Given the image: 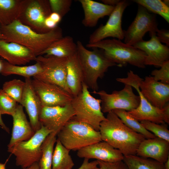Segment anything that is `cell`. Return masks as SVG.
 <instances>
[{"mask_svg":"<svg viewBox=\"0 0 169 169\" xmlns=\"http://www.w3.org/2000/svg\"><path fill=\"white\" fill-rule=\"evenodd\" d=\"M102 141L119 150L124 156L136 155L140 143L146 138L125 125L113 111L107 113L100 125Z\"/></svg>","mask_w":169,"mask_h":169,"instance_id":"obj_1","label":"cell"},{"mask_svg":"<svg viewBox=\"0 0 169 169\" xmlns=\"http://www.w3.org/2000/svg\"><path fill=\"white\" fill-rule=\"evenodd\" d=\"M5 40L17 43L27 48L37 57L51 44L63 36L61 28L58 26L49 32L39 33L17 19L10 24L1 26Z\"/></svg>","mask_w":169,"mask_h":169,"instance_id":"obj_2","label":"cell"},{"mask_svg":"<svg viewBox=\"0 0 169 169\" xmlns=\"http://www.w3.org/2000/svg\"><path fill=\"white\" fill-rule=\"evenodd\" d=\"M76 44V54L83 72L84 83L88 89L97 91L98 79L104 77L109 68L119 65L107 58L100 49L89 50L80 41Z\"/></svg>","mask_w":169,"mask_h":169,"instance_id":"obj_3","label":"cell"},{"mask_svg":"<svg viewBox=\"0 0 169 169\" xmlns=\"http://www.w3.org/2000/svg\"><path fill=\"white\" fill-rule=\"evenodd\" d=\"M86 47L102 50L105 56L119 67L127 64L140 68L146 67V53L133 45L127 44L116 38L105 39Z\"/></svg>","mask_w":169,"mask_h":169,"instance_id":"obj_4","label":"cell"},{"mask_svg":"<svg viewBox=\"0 0 169 169\" xmlns=\"http://www.w3.org/2000/svg\"><path fill=\"white\" fill-rule=\"evenodd\" d=\"M69 120L57 134L58 139L70 150L78 151L102 141L99 131L89 125L74 118Z\"/></svg>","mask_w":169,"mask_h":169,"instance_id":"obj_5","label":"cell"},{"mask_svg":"<svg viewBox=\"0 0 169 169\" xmlns=\"http://www.w3.org/2000/svg\"><path fill=\"white\" fill-rule=\"evenodd\" d=\"M101 100L91 95L88 87L83 83L81 92L73 97L71 103L75 113L73 118L99 131L101 122L105 119L101 110Z\"/></svg>","mask_w":169,"mask_h":169,"instance_id":"obj_6","label":"cell"},{"mask_svg":"<svg viewBox=\"0 0 169 169\" xmlns=\"http://www.w3.org/2000/svg\"><path fill=\"white\" fill-rule=\"evenodd\" d=\"M52 132L41 125L29 140L18 142L8 148V151L15 157L16 166L22 168L38 162L42 155L41 146L46 137Z\"/></svg>","mask_w":169,"mask_h":169,"instance_id":"obj_7","label":"cell"},{"mask_svg":"<svg viewBox=\"0 0 169 169\" xmlns=\"http://www.w3.org/2000/svg\"><path fill=\"white\" fill-rule=\"evenodd\" d=\"M51 13L49 0H24L17 19L36 33H44L50 30L45 21Z\"/></svg>","mask_w":169,"mask_h":169,"instance_id":"obj_8","label":"cell"},{"mask_svg":"<svg viewBox=\"0 0 169 169\" xmlns=\"http://www.w3.org/2000/svg\"><path fill=\"white\" fill-rule=\"evenodd\" d=\"M141 79L132 71L130 70L127 72L126 77L117 78L116 79L118 82L131 85L136 90L140 97V103L138 107L128 112L139 121L147 120L157 124L165 123L163 109L151 105L141 92L139 83Z\"/></svg>","mask_w":169,"mask_h":169,"instance_id":"obj_9","label":"cell"},{"mask_svg":"<svg viewBox=\"0 0 169 169\" xmlns=\"http://www.w3.org/2000/svg\"><path fill=\"white\" fill-rule=\"evenodd\" d=\"M124 88L119 91L114 90L108 94L104 90L93 91L101 100V107L102 112L108 113L115 110L131 111L139 106L140 98L133 92L130 85L124 84Z\"/></svg>","mask_w":169,"mask_h":169,"instance_id":"obj_10","label":"cell"},{"mask_svg":"<svg viewBox=\"0 0 169 169\" xmlns=\"http://www.w3.org/2000/svg\"><path fill=\"white\" fill-rule=\"evenodd\" d=\"M67 59L39 55L35 61L40 64L42 71L33 78L55 84L71 95L66 84V65Z\"/></svg>","mask_w":169,"mask_h":169,"instance_id":"obj_11","label":"cell"},{"mask_svg":"<svg viewBox=\"0 0 169 169\" xmlns=\"http://www.w3.org/2000/svg\"><path fill=\"white\" fill-rule=\"evenodd\" d=\"M158 29L156 15L138 5L136 16L127 29L124 30V43L131 45L143 40L146 33H156Z\"/></svg>","mask_w":169,"mask_h":169,"instance_id":"obj_12","label":"cell"},{"mask_svg":"<svg viewBox=\"0 0 169 169\" xmlns=\"http://www.w3.org/2000/svg\"><path fill=\"white\" fill-rule=\"evenodd\" d=\"M129 4L127 1L120 0L115 6L106 23L100 25L90 35L88 44L95 43L108 37L121 40L124 39L122 18L124 12Z\"/></svg>","mask_w":169,"mask_h":169,"instance_id":"obj_13","label":"cell"},{"mask_svg":"<svg viewBox=\"0 0 169 169\" xmlns=\"http://www.w3.org/2000/svg\"><path fill=\"white\" fill-rule=\"evenodd\" d=\"M31 82L42 106H64L71 103L73 96L61 87L34 78Z\"/></svg>","mask_w":169,"mask_h":169,"instance_id":"obj_14","label":"cell"},{"mask_svg":"<svg viewBox=\"0 0 169 169\" xmlns=\"http://www.w3.org/2000/svg\"><path fill=\"white\" fill-rule=\"evenodd\" d=\"M75 115L71 103L64 106H42L39 120L41 125L57 135Z\"/></svg>","mask_w":169,"mask_h":169,"instance_id":"obj_15","label":"cell"},{"mask_svg":"<svg viewBox=\"0 0 169 169\" xmlns=\"http://www.w3.org/2000/svg\"><path fill=\"white\" fill-rule=\"evenodd\" d=\"M141 92L153 106L162 109L169 102V84L156 80L152 76L142 79L139 83Z\"/></svg>","mask_w":169,"mask_h":169,"instance_id":"obj_16","label":"cell"},{"mask_svg":"<svg viewBox=\"0 0 169 169\" xmlns=\"http://www.w3.org/2000/svg\"><path fill=\"white\" fill-rule=\"evenodd\" d=\"M150 36L151 38L149 40H143L133 46L146 53V66L153 65L156 68H160L165 62L169 60V47L160 41L156 33L151 34Z\"/></svg>","mask_w":169,"mask_h":169,"instance_id":"obj_17","label":"cell"},{"mask_svg":"<svg viewBox=\"0 0 169 169\" xmlns=\"http://www.w3.org/2000/svg\"><path fill=\"white\" fill-rule=\"evenodd\" d=\"M77 155L81 158L93 159L108 162L123 161L124 157L119 150L104 141L83 147L78 151Z\"/></svg>","mask_w":169,"mask_h":169,"instance_id":"obj_18","label":"cell"},{"mask_svg":"<svg viewBox=\"0 0 169 169\" xmlns=\"http://www.w3.org/2000/svg\"><path fill=\"white\" fill-rule=\"evenodd\" d=\"M25 79V85L20 104L25 108L31 126L35 132L41 126L39 116L42 106L33 87L32 79L30 78Z\"/></svg>","mask_w":169,"mask_h":169,"instance_id":"obj_19","label":"cell"},{"mask_svg":"<svg viewBox=\"0 0 169 169\" xmlns=\"http://www.w3.org/2000/svg\"><path fill=\"white\" fill-rule=\"evenodd\" d=\"M0 56L15 65H25L35 60L36 56L30 50L17 43L0 39Z\"/></svg>","mask_w":169,"mask_h":169,"instance_id":"obj_20","label":"cell"},{"mask_svg":"<svg viewBox=\"0 0 169 169\" xmlns=\"http://www.w3.org/2000/svg\"><path fill=\"white\" fill-rule=\"evenodd\" d=\"M136 155L164 163L169 157V142L156 137L145 139L139 145Z\"/></svg>","mask_w":169,"mask_h":169,"instance_id":"obj_21","label":"cell"},{"mask_svg":"<svg viewBox=\"0 0 169 169\" xmlns=\"http://www.w3.org/2000/svg\"><path fill=\"white\" fill-rule=\"evenodd\" d=\"M12 116L13 126L8 148L12 146L18 142L29 140L35 133L27 118L23 107L21 105H18Z\"/></svg>","mask_w":169,"mask_h":169,"instance_id":"obj_22","label":"cell"},{"mask_svg":"<svg viewBox=\"0 0 169 169\" xmlns=\"http://www.w3.org/2000/svg\"><path fill=\"white\" fill-rule=\"evenodd\" d=\"M78 1L84 13L82 23L87 27H95L100 18L105 16H109L115 7L92 0Z\"/></svg>","mask_w":169,"mask_h":169,"instance_id":"obj_23","label":"cell"},{"mask_svg":"<svg viewBox=\"0 0 169 169\" xmlns=\"http://www.w3.org/2000/svg\"><path fill=\"white\" fill-rule=\"evenodd\" d=\"M66 82L73 97L77 96L81 92L84 83V77L76 53L67 59Z\"/></svg>","mask_w":169,"mask_h":169,"instance_id":"obj_24","label":"cell"},{"mask_svg":"<svg viewBox=\"0 0 169 169\" xmlns=\"http://www.w3.org/2000/svg\"><path fill=\"white\" fill-rule=\"evenodd\" d=\"M77 51L76 43L69 36H63L51 44L43 51L41 55L68 58L75 54Z\"/></svg>","mask_w":169,"mask_h":169,"instance_id":"obj_25","label":"cell"},{"mask_svg":"<svg viewBox=\"0 0 169 169\" xmlns=\"http://www.w3.org/2000/svg\"><path fill=\"white\" fill-rule=\"evenodd\" d=\"M24 0H0V23L8 25L17 18Z\"/></svg>","mask_w":169,"mask_h":169,"instance_id":"obj_26","label":"cell"},{"mask_svg":"<svg viewBox=\"0 0 169 169\" xmlns=\"http://www.w3.org/2000/svg\"><path fill=\"white\" fill-rule=\"evenodd\" d=\"M1 61L2 67L0 73L4 76L16 74L25 78H28L34 77L42 71L41 66L38 62L33 65L19 66L11 64L4 60Z\"/></svg>","mask_w":169,"mask_h":169,"instance_id":"obj_27","label":"cell"},{"mask_svg":"<svg viewBox=\"0 0 169 169\" xmlns=\"http://www.w3.org/2000/svg\"><path fill=\"white\" fill-rule=\"evenodd\" d=\"M54 149L52 162V169H72L74 163L69 154L70 150L57 139Z\"/></svg>","mask_w":169,"mask_h":169,"instance_id":"obj_28","label":"cell"},{"mask_svg":"<svg viewBox=\"0 0 169 169\" xmlns=\"http://www.w3.org/2000/svg\"><path fill=\"white\" fill-rule=\"evenodd\" d=\"M123 161L128 169H164V163L136 155L124 156Z\"/></svg>","mask_w":169,"mask_h":169,"instance_id":"obj_29","label":"cell"},{"mask_svg":"<svg viewBox=\"0 0 169 169\" xmlns=\"http://www.w3.org/2000/svg\"><path fill=\"white\" fill-rule=\"evenodd\" d=\"M56 136L52 132L43 141L41 146L42 155L38 162L40 169H52L53 155L57 139Z\"/></svg>","mask_w":169,"mask_h":169,"instance_id":"obj_30","label":"cell"},{"mask_svg":"<svg viewBox=\"0 0 169 169\" xmlns=\"http://www.w3.org/2000/svg\"><path fill=\"white\" fill-rule=\"evenodd\" d=\"M113 111L127 126L133 131L143 135L146 139L153 138L156 136L146 130L140 122L126 110H115Z\"/></svg>","mask_w":169,"mask_h":169,"instance_id":"obj_31","label":"cell"},{"mask_svg":"<svg viewBox=\"0 0 169 169\" xmlns=\"http://www.w3.org/2000/svg\"><path fill=\"white\" fill-rule=\"evenodd\" d=\"M133 1L140 5L150 12L158 14L169 23V7L160 0H134Z\"/></svg>","mask_w":169,"mask_h":169,"instance_id":"obj_32","label":"cell"},{"mask_svg":"<svg viewBox=\"0 0 169 169\" xmlns=\"http://www.w3.org/2000/svg\"><path fill=\"white\" fill-rule=\"evenodd\" d=\"M25 85V82L14 79L5 82L2 89L17 102L20 104Z\"/></svg>","mask_w":169,"mask_h":169,"instance_id":"obj_33","label":"cell"},{"mask_svg":"<svg viewBox=\"0 0 169 169\" xmlns=\"http://www.w3.org/2000/svg\"><path fill=\"white\" fill-rule=\"evenodd\" d=\"M140 123L146 130L156 136L169 142V130L165 123L157 124L147 120H142Z\"/></svg>","mask_w":169,"mask_h":169,"instance_id":"obj_34","label":"cell"},{"mask_svg":"<svg viewBox=\"0 0 169 169\" xmlns=\"http://www.w3.org/2000/svg\"><path fill=\"white\" fill-rule=\"evenodd\" d=\"M18 105L15 100L2 89H0V111L2 114H8L12 116Z\"/></svg>","mask_w":169,"mask_h":169,"instance_id":"obj_35","label":"cell"},{"mask_svg":"<svg viewBox=\"0 0 169 169\" xmlns=\"http://www.w3.org/2000/svg\"><path fill=\"white\" fill-rule=\"evenodd\" d=\"M52 12L59 14L62 18L70 11L72 0H49Z\"/></svg>","mask_w":169,"mask_h":169,"instance_id":"obj_36","label":"cell"},{"mask_svg":"<svg viewBox=\"0 0 169 169\" xmlns=\"http://www.w3.org/2000/svg\"><path fill=\"white\" fill-rule=\"evenodd\" d=\"M151 74L156 80L169 84V60L165 62L160 69L152 70Z\"/></svg>","mask_w":169,"mask_h":169,"instance_id":"obj_37","label":"cell"},{"mask_svg":"<svg viewBox=\"0 0 169 169\" xmlns=\"http://www.w3.org/2000/svg\"><path fill=\"white\" fill-rule=\"evenodd\" d=\"M98 165L100 169H128L123 161L115 162H105L97 161Z\"/></svg>","mask_w":169,"mask_h":169,"instance_id":"obj_38","label":"cell"},{"mask_svg":"<svg viewBox=\"0 0 169 169\" xmlns=\"http://www.w3.org/2000/svg\"><path fill=\"white\" fill-rule=\"evenodd\" d=\"M156 35L158 39L161 43L169 46V31L164 29L157 30Z\"/></svg>","mask_w":169,"mask_h":169,"instance_id":"obj_39","label":"cell"},{"mask_svg":"<svg viewBox=\"0 0 169 169\" xmlns=\"http://www.w3.org/2000/svg\"><path fill=\"white\" fill-rule=\"evenodd\" d=\"M98 165V163L97 160L90 162L89 159L84 158L82 164L77 169H92Z\"/></svg>","mask_w":169,"mask_h":169,"instance_id":"obj_40","label":"cell"},{"mask_svg":"<svg viewBox=\"0 0 169 169\" xmlns=\"http://www.w3.org/2000/svg\"><path fill=\"white\" fill-rule=\"evenodd\" d=\"M45 25L46 28L49 30L53 29L57 26V24L52 20L49 16L45 20Z\"/></svg>","mask_w":169,"mask_h":169,"instance_id":"obj_41","label":"cell"},{"mask_svg":"<svg viewBox=\"0 0 169 169\" xmlns=\"http://www.w3.org/2000/svg\"><path fill=\"white\" fill-rule=\"evenodd\" d=\"M163 111L164 122L169 124V102L166 103L163 107Z\"/></svg>","mask_w":169,"mask_h":169,"instance_id":"obj_42","label":"cell"},{"mask_svg":"<svg viewBox=\"0 0 169 169\" xmlns=\"http://www.w3.org/2000/svg\"><path fill=\"white\" fill-rule=\"evenodd\" d=\"M50 18L57 24L60 21L62 18L58 13L52 12L49 16Z\"/></svg>","mask_w":169,"mask_h":169,"instance_id":"obj_43","label":"cell"},{"mask_svg":"<svg viewBox=\"0 0 169 169\" xmlns=\"http://www.w3.org/2000/svg\"><path fill=\"white\" fill-rule=\"evenodd\" d=\"M103 3L109 6L115 7L120 1V0H101Z\"/></svg>","mask_w":169,"mask_h":169,"instance_id":"obj_44","label":"cell"},{"mask_svg":"<svg viewBox=\"0 0 169 169\" xmlns=\"http://www.w3.org/2000/svg\"><path fill=\"white\" fill-rule=\"evenodd\" d=\"M2 114L1 113L0 111V125L1 127L4 130L6 131L8 133H10V130L8 128L5 124L3 122L2 118Z\"/></svg>","mask_w":169,"mask_h":169,"instance_id":"obj_45","label":"cell"},{"mask_svg":"<svg viewBox=\"0 0 169 169\" xmlns=\"http://www.w3.org/2000/svg\"><path fill=\"white\" fill-rule=\"evenodd\" d=\"M21 169H40L38 162H36L31 166L25 168H22Z\"/></svg>","mask_w":169,"mask_h":169,"instance_id":"obj_46","label":"cell"},{"mask_svg":"<svg viewBox=\"0 0 169 169\" xmlns=\"http://www.w3.org/2000/svg\"><path fill=\"white\" fill-rule=\"evenodd\" d=\"M164 169H169V157L167 160L164 163Z\"/></svg>","mask_w":169,"mask_h":169,"instance_id":"obj_47","label":"cell"},{"mask_svg":"<svg viewBox=\"0 0 169 169\" xmlns=\"http://www.w3.org/2000/svg\"><path fill=\"white\" fill-rule=\"evenodd\" d=\"M6 162L4 164L0 163V169H6L5 165Z\"/></svg>","mask_w":169,"mask_h":169,"instance_id":"obj_48","label":"cell"},{"mask_svg":"<svg viewBox=\"0 0 169 169\" xmlns=\"http://www.w3.org/2000/svg\"><path fill=\"white\" fill-rule=\"evenodd\" d=\"M1 24L0 23V39H5V37L4 35L2 34L1 33L0 28H1Z\"/></svg>","mask_w":169,"mask_h":169,"instance_id":"obj_49","label":"cell"},{"mask_svg":"<svg viewBox=\"0 0 169 169\" xmlns=\"http://www.w3.org/2000/svg\"><path fill=\"white\" fill-rule=\"evenodd\" d=\"M162 1L166 6L169 7V1L168 0H165Z\"/></svg>","mask_w":169,"mask_h":169,"instance_id":"obj_50","label":"cell"},{"mask_svg":"<svg viewBox=\"0 0 169 169\" xmlns=\"http://www.w3.org/2000/svg\"><path fill=\"white\" fill-rule=\"evenodd\" d=\"M2 67V64L1 60H0V72Z\"/></svg>","mask_w":169,"mask_h":169,"instance_id":"obj_51","label":"cell"},{"mask_svg":"<svg viewBox=\"0 0 169 169\" xmlns=\"http://www.w3.org/2000/svg\"><path fill=\"white\" fill-rule=\"evenodd\" d=\"M92 169H100L99 167H98L97 166L95 167Z\"/></svg>","mask_w":169,"mask_h":169,"instance_id":"obj_52","label":"cell"}]
</instances>
